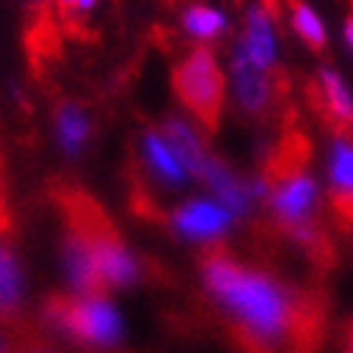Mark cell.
<instances>
[{"instance_id": "6da1fadb", "label": "cell", "mask_w": 353, "mask_h": 353, "mask_svg": "<svg viewBox=\"0 0 353 353\" xmlns=\"http://www.w3.org/2000/svg\"><path fill=\"white\" fill-rule=\"evenodd\" d=\"M202 272L210 293L240 318L252 339L272 343L298 331V305L263 272L248 270L225 255L207 258Z\"/></svg>"}, {"instance_id": "7a4b0ae2", "label": "cell", "mask_w": 353, "mask_h": 353, "mask_svg": "<svg viewBox=\"0 0 353 353\" xmlns=\"http://www.w3.org/2000/svg\"><path fill=\"white\" fill-rule=\"evenodd\" d=\"M174 91L192 117H197L207 129H217L225 101V74L217 56L207 46H197L174 68Z\"/></svg>"}, {"instance_id": "3957f363", "label": "cell", "mask_w": 353, "mask_h": 353, "mask_svg": "<svg viewBox=\"0 0 353 353\" xmlns=\"http://www.w3.org/2000/svg\"><path fill=\"white\" fill-rule=\"evenodd\" d=\"M51 321L71 339L88 346H114L124 336V321L117 305L99 293L76 295L51 308Z\"/></svg>"}, {"instance_id": "277c9868", "label": "cell", "mask_w": 353, "mask_h": 353, "mask_svg": "<svg viewBox=\"0 0 353 353\" xmlns=\"http://www.w3.org/2000/svg\"><path fill=\"white\" fill-rule=\"evenodd\" d=\"M316 182L305 172L288 170L278 172V184L272 187V207L278 217L288 225V230L305 245H313L318 240L316 228L310 225V212L316 207Z\"/></svg>"}, {"instance_id": "5b68a950", "label": "cell", "mask_w": 353, "mask_h": 353, "mask_svg": "<svg viewBox=\"0 0 353 353\" xmlns=\"http://www.w3.org/2000/svg\"><path fill=\"white\" fill-rule=\"evenodd\" d=\"M99 285L106 288H126L134 285L139 278V263L114 235L106 232H86Z\"/></svg>"}, {"instance_id": "8992f818", "label": "cell", "mask_w": 353, "mask_h": 353, "mask_svg": "<svg viewBox=\"0 0 353 353\" xmlns=\"http://www.w3.org/2000/svg\"><path fill=\"white\" fill-rule=\"evenodd\" d=\"M237 43L248 53V59L260 66L263 71H272L278 66V30L275 18L263 3H250L245 8V26L243 36Z\"/></svg>"}, {"instance_id": "52a82bcc", "label": "cell", "mask_w": 353, "mask_h": 353, "mask_svg": "<svg viewBox=\"0 0 353 353\" xmlns=\"http://www.w3.org/2000/svg\"><path fill=\"white\" fill-rule=\"evenodd\" d=\"M230 79H232V91L245 111L260 114L270 103L272 86H270V71H263L255 66L248 53L240 48V43L232 46L230 56Z\"/></svg>"}, {"instance_id": "ba28073f", "label": "cell", "mask_w": 353, "mask_h": 353, "mask_svg": "<svg viewBox=\"0 0 353 353\" xmlns=\"http://www.w3.org/2000/svg\"><path fill=\"white\" fill-rule=\"evenodd\" d=\"M235 214L220 202H210V199H192L184 202L174 214L172 222L179 235L190 237V240H214L228 232L230 222Z\"/></svg>"}, {"instance_id": "9c48e42d", "label": "cell", "mask_w": 353, "mask_h": 353, "mask_svg": "<svg viewBox=\"0 0 353 353\" xmlns=\"http://www.w3.org/2000/svg\"><path fill=\"white\" fill-rule=\"evenodd\" d=\"M328 174H331L333 207L341 220L353 225V137L348 134V129H341L333 141Z\"/></svg>"}, {"instance_id": "30bf717a", "label": "cell", "mask_w": 353, "mask_h": 353, "mask_svg": "<svg viewBox=\"0 0 353 353\" xmlns=\"http://www.w3.org/2000/svg\"><path fill=\"white\" fill-rule=\"evenodd\" d=\"M63 275L76 295L99 293V278H96L94 255L88 245L86 232H71L63 243Z\"/></svg>"}, {"instance_id": "8fae6325", "label": "cell", "mask_w": 353, "mask_h": 353, "mask_svg": "<svg viewBox=\"0 0 353 353\" xmlns=\"http://www.w3.org/2000/svg\"><path fill=\"white\" fill-rule=\"evenodd\" d=\"M164 141L172 147V152L176 154V159L182 162V167L187 170V174L192 176H199L202 170H205V162H207V152H205V144L199 139V134L194 132V126L190 121H184L179 117H172L164 121L162 132Z\"/></svg>"}, {"instance_id": "7c38bea8", "label": "cell", "mask_w": 353, "mask_h": 353, "mask_svg": "<svg viewBox=\"0 0 353 353\" xmlns=\"http://www.w3.org/2000/svg\"><path fill=\"white\" fill-rule=\"evenodd\" d=\"M199 179H205L210 184V190L217 194L222 207H228L232 214H243L248 207H250V197L252 192L245 187L232 170H230L228 164H222L220 159H212V157H207L205 162V170L199 174Z\"/></svg>"}, {"instance_id": "4fadbf2b", "label": "cell", "mask_w": 353, "mask_h": 353, "mask_svg": "<svg viewBox=\"0 0 353 353\" xmlns=\"http://www.w3.org/2000/svg\"><path fill=\"white\" fill-rule=\"evenodd\" d=\"M53 129H56V141H59L61 152L66 157H79L91 137V119L79 103L63 101L56 109Z\"/></svg>"}, {"instance_id": "5bb4252c", "label": "cell", "mask_w": 353, "mask_h": 353, "mask_svg": "<svg viewBox=\"0 0 353 353\" xmlns=\"http://www.w3.org/2000/svg\"><path fill=\"white\" fill-rule=\"evenodd\" d=\"M182 30L190 38L199 41V43H210L217 41L220 36H225L230 30V15L217 6L210 3H192L182 10L179 15Z\"/></svg>"}, {"instance_id": "9a60e30c", "label": "cell", "mask_w": 353, "mask_h": 353, "mask_svg": "<svg viewBox=\"0 0 353 353\" xmlns=\"http://www.w3.org/2000/svg\"><path fill=\"white\" fill-rule=\"evenodd\" d=\"M141 147H144V159H147L149 170L154 172L162 182L172 184V187H179V184L187 182V170L182 167V162L176 159V154L172 152V147L164 141V137L159 132H147L144 139H141Z\"/></svg>"}, {"instance_id": "2e32d148", "label": "cell", "mask_w": 353, "mask_h": 353, "mask_svg": "<svg viewBox=\"0 0 353 353\" xmlns=\"http://www.w3.org/2000/svg\"><path fill=\"white\" fill-rule=\"evenodd\" d=\"M321 91L331 117L341 124V129H353V94L343 76L333 68H321Z\"/></svg>"}, {"instance_id": "e0dca14e", "label": "cell", "mask_w": 353, "mask_h": 353, "mask_svg": "<svg viewBox=\"0 0 353 353\" xmlns=\"http://www.w3.org/2000/svg\"><path fill=\"white\" fill-rule=\"evenodd\" d=\"M23 298V272L13 250L0 245V313L8 316L21 305Z\"/></svg>"}, {"instance_id": "ac0fdd59", "label": "cell", "mask_w": 353, "mask_h": 353, "mask_svg": "<svg viewBox=\"0 0 353 353\" xmlns=\"http://www.w3.org/2000/svg\"><path fill=\"white\" fill-rule=\"evenodd\" d=\"M290 26L301 36L303 43H308L313 51H321L328 43V30H325L323 18L318 15L316 8H310L303 0L290 3Z\"/></svg>"}, {"instance_id": "d6986e66", "label": "cell", "mask_w": 353, "mask_h": 353, "mask_svg": "<svg viewBox=\"0 0 353 353\" xmlns=\"http://www.w3.org/2000/svg\"><path fill=\"white\" fill-rule=\"evenodd\" d=\"M61 10H66V13H79V15H86V13H94L96 6L101 3V0H53Z\"/></svg>"}, {"instance_id": "ffe728a7", "label": "cell", "mask_w": 353, "mask_h": 353, "mask_svg": "<svg viewBox=\"0 0 353 353\" xmlns=\"http://www.w3.org/2000/svg\"><path fill=\"white\" fill-rule=\"evenodd\" d=\"M343 38H346L348 48L353 51V15H348L346 23H343Z\"/></svg>"}, {"instance_id": "44dd1931", "label": "cell", "mask_w": 353, "mask_h": 353, "mask_svg": "<svg viewBox=\"0 0 353 353\" xmlns=\"http://www.w3.org/2000/svg\"><path fill=\"white\" fill-rule=\"evenodd\" d=\"M346 353H353V325H351V331H348V346H346Z\"/></svg>"}, {"instance_id": "7402d4cb", "label": "cell", "mask_w": 353, "mask_h": 353, "mask_svg": "<svg viewBox=\"0 0 353 353\" xmlns=\"http://www.w3.org/2000/svg\"><path fill=\"white\" fill-rule=\"evenodd\" d=\"M28 3H43V0H28Z\"/></svg>"}]
</instances>
